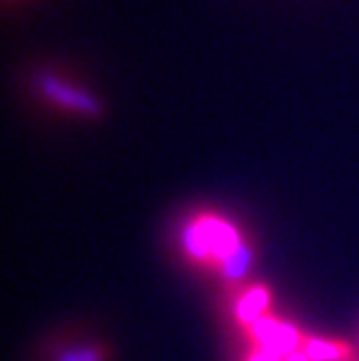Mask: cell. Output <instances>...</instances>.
<instances>
[{
	"instance_id": "cell-10",
	"label": "cell",
	"mask_w": 359,
	"mask_h": 361,
	"mask_svg": "<svg viewBox=\"0 0 359 361\" xmlns=\"http://www.w3.org/2000/svg\"><path fill=\"white\" fill-rule=\"evenodd\" d=\"M281 361H310V359H308V355L303 350H297V353H292L290 357H286Z\"/></svg>"
},
{
	"instance_id": "cell-3",
	"label": "cell",
	"mask_w": 359,
	"mask_h": 361,
	"mask_svg": "<svg viewBox=\"0 0 359 361\" xmlns=\"http://www.w3.org/2000/svg\"><path fill=\"white\" fill-rule=\"evenodd\" d=\"M39 82H42V89H44V93L50 97V100L68 106L72 111H78V113H87V115L100 113V106L93 102V97H89V95H85V93L68 87V85H63L54 76H44Z\"/></svg>"
},
{
	"instance_id": "cell-2",
	"label": "cell",
	"mask_w": 359,
	"mask_h": 361,
	"mask_svg": "<svg viewBox=\"0 0 359 361\" xmlns=\"http://www.w3.org/2000/svg\"><path fill=\"white\" fill-rule=\"evenodd\" d=\"M269 307H271V290L264 283H255V286L247 288L236 299V305H234L236 322L243 326V329H247V326H251L255 320L267 316Z\"/></svg>"
},
{
	"instance_id": "cell-5",
	"label": "cell",
	"mask_w": 359,
	"mask_h": 361,
	"mask_svg": "<svg viewBox=\"0 0 359 361\" xmlns=\"http://www.w3.org/2000/svg\"><path fill=\"white\" fill-rule=\"evenodd\" d=\"M303 340H305V338H303V334L297 329L295 324L281 320V324H279L277 334L273 336V340H271L267 346H257V348H267V350H269V353H273L275 357L286 359V357H290L292 353L301 350Z\"/></svg>"
},
{
	"instance_id": "cell-1",
	"label": "cell",
	"mask_w": 359,
	"mask_h": 361,
	"mask_svg": "<svg viewBox=\"0 0 359 361\" xmlns=\"http://www.w3.org/2000/svg\"><path fill=\"white\" fill-rule=\"evenodd\" d=\"M243 243L245 240L236 225L212 212L195 216L182 232L186 255L200 264L214 267L217 271Z\"/></svg>"
},
{
	"instance_id": "cell-7",
	"label": "cell",
	"mask_w": 359,
	"mask_h": 361,
	"mask_svg": "<svg viewBox=\"0 0 359 361\" xmlns=\"http://www.w3.org/2000/svg\"><path fill=\"white\" fill-rule=\"evenodd\" d=\"M111 350L102 344H89V346H76L68 348L54 357V361H109Z\"/></svg>"
},
{
	"instance_id": "cell-6",
	"label": "cell",
	"mask_w": 359,
	"mask_h": 361,
	"mask_svg": "<svg viewBox=\"0 0 359 361\" xmlns=\"http://www.w3.org/2000/svg\"><path fill=\"white\" fill-rule=\"evenodd\" d=\"M251 264H253V251H251V247H249L247 243H243V245H241V247L221 264L219 275H221L225 281L234 283V281H241V279L249 273Z\"/></svg>"
},
{
	"instance_id": "cell-9",
	"label": "cell",
	"mask_w": 359,
	"mask_h": 361,
	"mask_svg": "<svg viewBox=\"0 0 359 361\" xmlns=\"http://www.w3.org/2000/svg\"><path fill=\"white\" fill-rule=\"evenodd\" d=\"M245 361H281V359L275 357L273 353H269L267 348H257V346H253V350L247 355Z\"/></svg>"
},
{
	"instance_id": "cell-8",
	"label": "cell",
	"mask_w": 359,
	"mask_h": 361,
	"mask_svg": "<svg viewBox=\"0 0 359 361\" xmlns=\"http://www.w3.org/2000/svg\"><path fill=\"white\" fill-rule=\"evenodd\" d=\"M279 324H281V320H279V318H275V316L267 314V316H262L260 320H255L251 326H247L245 331H247L249 340L253 342V346H267V344L273 340V336L277 334Z\"/></svg>"
},
{
	"instance_id": "cell-4",
	"label": "cell",
	"mask_w": 359,
	"mask_h": 361,
	"mask_svg": "<svg viewBox=\"0 0 359 361\" xmlns=\"http://www.w3.org/2000/svg\"><path fill=\"white\" fill-rule=\"evenodd\" d=\"M301 350L310 361H351L353 355L351 344L327 338H305Z\"/></svg>"
}]
</instances>
